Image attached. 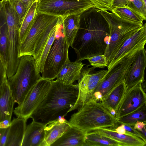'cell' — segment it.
I'll list each match as a JSON object with an SVG mask.
<instances>
[{
	"label": "cell",
	"instance_id": "obj_5",
	"mask_svg": "<svg viewBox=\"0 0 146 146\" xmlns=\"http://www.w3.org/2000/svg\"><path fill=\"white\" fill-rule=\"evenodd\" d=\"M100 12L109 28V42L104 54L109 63L122 44L141 29L143 24L122 19L111 12L100 10Z\"/></svg>",
	"mask_w": 146,
	"mask_h": 146
},
{
	"label": "cell",
	"instance_id": "obj_10",
	"mask_svg": "<svg viewBox=\"0 0 146 146\" xmlns=\"http://www.w3.org/2000/svg\"><path fill=\"white\" fill-rule=\"evenodd\" d=\"M89 65L83 66L78 80V92L76 102L71 111L78 109L85 104L94 98V91L104 77L107 70H94Z\"/></svg>",
	"mask_w": 146,
	"mask_h": 146
},
{
	"label": "cell",
	"instance_id": "obj_18",
	"mask_svg": "<svg viewBox=\"0 0 146 146\" xmlns=\"http://www.w3.org/2000/svg\"><path fill=\"white\" fill-rule=\"evenodd\" d=\"M45 126L33 120L27 126L21 146H41L44 139Z\"/></svg>",
	"mask_w": 146,
	"mask_h": 146
},
{
	"label": "cell",
	"instance_id": "obj_30",
	"mask_svg": "<svg viewBox=\"0 0 146 146\" xmlns=\"http://www.w3.org/2000/svg\"><path fill=\"white\" fill-rule=\"evenodd\" d=\"M87 59L90 64L95 68H103L108 67L109 62L104 55H94L87 57Z\"/></svg>",
	"mask_w": 146,
	"mask_h": 146
},
{
	"label": "cell",
	"instance_id": "obj_2",
	"mask_svg": "<svg viewBox=\"0 0 146 146\" xmlns=\"http://www.w3.org/2000/svg\"><path fill=\"white\" fill-rule=\"evenodd\" d=\"M77 84H66L57 80H51V85L42 101L30 118L46 125L71 111L77 99Z\"/></svg>",
	"mask_w": 146,
	"mask_h": 146
},
{
	"label": "cell",
	"instance_id": "obj_44",
	"mask_svg": "<svg viewBox=\"0 0 146 146\" xmlns=\"http://www.w3.org/2000/svg\"><path fill=\"white\" fill-rule=\"evenodd\" d=\"M40 0H37V1H40Z\"/></svg>",
	"mask_w": 146,
	"mask_h": 146
},
{
	"label": "cell",
	"instance_id": "obj_43",
	"mask_svg": "<svg viewBox=\"0 0 146 146\" xmlns=\"http://www.w3.org/2000/svg\"><path fill=\"white\" fill-rule=\"evenodd\" d=\"M143 1H144L145 3L146 4V0H143Z\"/></svg>",
	"mask_w": 146,
	"mask_h": 146
},
{
	"label": "cell",
	"instance_id": "obj_35",
	"mask_svg": "<svg viewBox=\"0 0 146 146\" xmlns=\"http://www.w3.org/2000/svg\"><path fill=\"white\" fill-rule=\"evenodd\" d=\"M6 76H7L6 68L0 57V86L2 84Z\"/></svg>",
	"mask_w": 146,
	"mask_h": 146
},
{
	"label": "cell",
	"instance_id": "obj_1",
	"mask_svg": "<svg viewBox=\"0 0 146 146\" xmlns=\"http://www.w3.org/2000/svg\"><path fill=\"white\" fill-rule=\"evenodd\" d=\"M110 29L107 21L95 7L80 15L79 27L71 47L77 55L76 60L90 56L104 55L109 40Z\"/></svg>",
	"mask_w": 146,
	"mask_h": 146
},
{
	"label": "cell",
	"instance_id": "obj_7",
	"mask_svg": "<svg viewBox=\"0 0 146 146\" xmlns=\"http://www.w3.org/2000/svg\"><path fill=\"white\" fill-rule=\"evenodd\" d=\"M92 7L89 0H41L38 1L37 13L62 17L72 15H80Z\"/></svg>",
	"mask_w": 146,
	"mask_h": 146
},
{
	"label": "cell",
	"instance_id": "obj_25",
	"mask_svg": "<svg viewBox=\"0 0 146 146\" xmlns=\"http://www.w3.org/2000/svg\"><path fill=\"white\" fill-rule=\"evenodd\" d=\"M84 146H121V143L97 133H87Z\"/></svg>",
	"mask_w": 146,
	"mask_h": 146
},
{
	"label": "cell",
	"instance_id": "obj_13",
	"mask_svg": "<svg viewBox=\"0 0 146 146\" xmlns=\"http://www.w3.org/2000/svg\"><path fill=\"white\" fill-rule=\"evenodd\" d=\"M146 42V25L142 27L128 38L115 53L107 67L111 68L121 58L134 49L144 47Z\"/></svg>",
	"mask_w": 146,
	"mask_h": 146
},
{
	"label": "cell",
	"instance_id": "obj_16",
	"mask_svg": "<svg viewBox=\"0 0 146 146\" xmlns=\"http://www.w3.org/2000/svg\"><path fill=\"white\" fill-rule=\"evenodd\" d=\"M70 126L64 116L46 125L45 137L41 146H50L60 137Z\"/></svg>",
	"mask_w": 146,
	"mask_h": 146
},
{
	"label": "cell",
	"instance_id": "obj_15",
	"mask_svg": "<svg viewBox=\"0 0 146 146\" xmlns=\"http://www.w3.org/2000/svg\"><path fill=\"white\" fill-rule=\"evenodd\" d=\"M90 131L97 133L118 141L121 143V146H145L146 145V141L126 131V134L118 133L112 128H97Z\"/></svg>",
	"mask_w": 146,
	"mask_h": 146
},
{
	"label": "cell",
	"instance_id": "obj_40",
	"mask_svg": "<svg viewBox=\"0 0 146 146\" xmlns=\"http://www.w3.org/2000/svg\"><path fill=\"white\" fill-rule=\"evenodd\" d=\"M3 6V3L2 1H0V11L1 10V9Z\"/></svg>",
	"mask_w": 146,
	"mask_h": 146
},
{
	"label": "cell",
	"instance_id": "obj_14",
	"mask_svg": "<svg viewBox=\"0 0 146 146\" xmlns=\"http://www.w3.org/2000/svg\"><path fill=\"white\" fill-rule=\"evenodd\" d=\"M146 66V51L144 47L137 52L124 80L126 90L144 81Z\"/></svg>",
	"mask_w": 146,
	"mask_h": 146
},
{
	"label": "cell",
	"instance_id": "obj_33",
	"mask_svg": "<svg viewBox=\"0 0 146 146\" xmlns=\"http://www.w3.org/2000/svg\"><path fill=\"white\" fill-rule=\"evenodd\" d=\"M125 130L134 135L137 136L146 141L145 138L142 133L138 130L135 129L131 125L127 124H123Z\"/></svg>",
	"mask_w": 146,
	"mask_h": 146
},
{
	"label": "cell",
	"instance_id": "obj_41",
	"mask_svg": "<svg viewBox=\"0 0 146 146\" xmlns=\"http://www.w3.org/2000/svg\"><path fill=\"white\" fill-rule=\"evenodd\" d=\"M2 133V129H0V136L1 135Z\"/></svg>",
	"mask_w": 146,
	"mask_h": 146
},
{
	"label": "cell",
	"instance_id": "obj_27",
	"mask_svg": "<svg viewBox=\"0 0 146 146\" xmlns=\"http://www.w3.org/2000/svg\"><path fill=\"white\" fill-rule=\"evenodd\" d=\"M62 23L57 26L50 34L43 50L38 66L36 68L37 72L38 74L41 73L43 71L45 62L48 54L55 39L62 30Z\"/></svg>",
	"mask_w": 146,
	"mask_h": 146
},
{
	"label": "cell",
	"instance_id": "obj_6",
	"mask_svg": "<svg viewBox=\"0 0 146 146\" xmlns=\"http://www.w3.org/2000/svg\"><path fill=\"white\" fill-rule=\"evenodd\" d=\"M62 17L36 13L33 23L24 40L20 44L18 56H34L35 50L43 37L49 35L57 26L62 23Z\"/></svg>",
	"mask_w": 146,
	"mask_h": 146
},
{
	"label": "cell",
	"instance_id": "obj_24",
	"mask_svg": "<svg viewBox=\"0 0 146 146\" xmlns=\"http://www.w3.org/2000/svg\"><path fill=\"white\" fill-rule=\"evenodd\" d=\"M0 57L6 68L8 52V29L3 5L0 13Z\"/></svg>",
	"mask_w": 146,
	"mask_h": 146
},
{
	"label": "cell",
	"instance_id": "obj_34",
	"mask_svg": "<svg viewBox=\"0 0 146 146\" xmlns=\"http://www.w3.org/2000/svg\"><path fill=\"white\" fill-rule=\"evenodd\" d=\"M9 127L6 129H2V133L0 136V146H5Z\"/></svg>",
	"mask_w": 146,
	"mask_h": 146
},
{
	"label": "cell",
	"instance_id": "obj_26",
	"mask_svg": "<svg viewBox=\"0 0 146 146\" xmlns=\"http://www.w3.org/2000/svg\"><path fill=\"white\" fill-rule=\"evenodd\" d=\"M37 2L36 1L32 5L22 23L19 30L20 44L25 38L33 23L37 13Z\"/></svg>",
	"mask_w": 146,
	"mask_h": 146
},
{
	"label": "cell",
	"instance_id": "obj_4",
	"mask_svg": "<svg viewBox=\"0 0 146 146\" xmlns=\"http://www.w3.org/2000/svg\"><path fill=\"white\" fill-rule=\"evenodd\" d=\"M16 71L7 82L15 103L21 104L38 81L42 78L36 70L35 60L31 55L19 57Z\"/></svg>",
	"mask_w": 146,
	"mask_h": 146
},
{
	"label": "cell",
	"instance_id": "obj_39",
	"mask_svg": "<svg viewBox=\"0 0 146 146\" xmlns=\"http://www.w3.org/2000/svg\"><path fill=\"white\" fill-rule=\"evenodd\" d=\"M115 131L118 133L121 134H125L126 130L124 127V124H121L120 126L115 129Z\"/></svg>",
	"mask_w": 146,
	"mask_h": 146
},
{
	"label": "cell",
	"instance_id": "obj_21",
	"mask_svg": "<svg viewBox=\"0 0 146 146\" xmlns=\"http://www.w3.org/2000/svg\"><path fill=\"white\" fill-rule=\"evenodd\" d=\"M85 64L81 61L76 60L66 62L56 76V80L66 84H72L78 79L81 70Z\"/></svg>",
	"mask_w": 146,
	"mask_h": 146
},
{
	"label": "cell",
	"instance_id": "obj_37",
	"mask_svg": "<svg viewBox=\"0 0 146 146\" xmlns=\"http://www.w3.org/2000/svg\"><path fill=\"white\" fill-rule=\"evenodd\" d=\"M11 120L5 119L0 122V129H6L11 125Z\"/></svg>",
	"mask_w": 146,
	"mask_h": 146
},
{
	"label": "cell",
	"instance_id": "obj_22",
	"mask_svg": "<svg viewBox=\"0 0 146 146\" xmlns=\"http://www.w3.org/2000/svg\"><path fill=\"white\" fill-rule=\"evenodd\" d=\"M63 35L71 47L79 27L80 15H72L62 17Z\"/></svg>",
	"mask_w": 146,
	"mask_h": 146
},
{
	"label": "cell",
	"instance_id": "obj_17",
	"mask_svg": "<svg viewBox=\"0 0 146 146\" xmlns=\"http://www.w3.org/2000/svg\"><path fill=\"white\" fill-rule=\"evenodd\" d=\"M15 103L6 76L0 86V122L5 119L11 120Z\"/></svg>",
	"mask_w": 146,
	"mask_h": 146
},
{
	"label": "cell",
	"instance_id": "obj_11",
	"mask_svg": "<svg viewBox=\"0 0 146 146\" xmlns=\"http://www.w3.org/2000/svg\"><path fill=\"white\" fill-rule=\"evenodd\" d=\"M51 85V80L42 78L29 92L24 100L13 110L17 117L28 119L41 103Z\"/></svg>",
	"mask_w": 146,
	"mask_h": 146
},
{
	"label": "cell",
	"instance_id": "obj_20",
	"mask_svg": "<svg viewBox=\"0 0 146 146\" xmlns=\"http://www.w3.org/2000/svg\"><path fill=\"white\" fill-rule=\"evenodd\" d=\"M87 132L70 126L50 146H84Z\"/></svg>",
	"mask_w": 146,
	"mask_h": 146
},
{
	"label": "cell",
	"instance_id": "obj_32",
	"mask_svg": "<svg viewBox=\"0 0 146 146\" xmlns=\"http://www.w3.org/2000/svg\"><path fill=\"white\" fill-rule=\"evenodd\" d=\"M95 6V8L103 11L111 12L114 0H89Z\"/></svg>",
	"mask_w": 146,
	"mask_h": 146
},
{
	"label": "cell",
	"instance_id": "obj_8",
	"mask_svg": "<svg viewBox=\"0 0 146 146\" xmlns=\"http://www.w3.org/2000/svg\"><path fill=\"white\" fill-rule=\"evenodd\" d=\"M143 47L132 50L107 70L94 92H100L102 96V101L114 88L124 81L137 52Z\"/></svg>",
	"mask_w": 146,
	"mask_h": 146
},
{
	"label": "cell",
	"instance_id": "obj_3",
	"mask_svg": "<svg viewBox=\"0 0 146 146\" xmlns=\"http://www.w3.org/2000/svg\"><path fill=\"white\" fill-rule=\"evenodd\" d=\"M68 122L70 126L87 133L97 128L114 127L118 123L116 117L94 98L72 114Z\"/></svg>",
	"mask_w": 146,
	"mask_h": 146
},
{
	"label": "cell",
	"instance_id": "obj_38",
	"mask_svg": "<svg viewBox=\"0 0 146 146\" xmlns=\"http://www.w3.org/2000/svg\"><path fill=\"white\" fill-rule=\"evenodd\" d=\"M24 5L27 10L37 0H20Z\"/></svg>",
	"mask_w": 146,
	"mask_h": 146
},
{
	"label": "cell",
	"instance_id": "obj_28",
	"mask_svg": "<svg viewBox=\"0 0 146 146\" xmlns=\"http://www.w3.org/2000/svg\"><path fill=\"white\" fill-rule=\"evenodd\" d=\"M124 19L143 24V18L126 5L113 7L111 12Z\"/></svg>",
	"mask_w": 146,
	"mask_h": 146
},
{
	"label": "cell",
	"instance_id": "obj_29",
	"mask_svg": "<svg viewBox=\"0 0 146 146\" xmlns=\"http://www.w3.org/2000/svg\"><path fill=\"white\" fill-rule=\"evenodd\" d=\"M117 120L118 123L131 126L138 121L146 123V106Z\"/></svg>",
	"mask_w": 146,
	"mask_h": 146
},
{
	"label": "cell",
	"instance_id": "obj_42",
	"mask_svg": "<svg viewBox=\"0 0 146 146\" xmlns=\"http://www.w3.org/2000/svg\"><path fill=\"white\" fill-rule=\"evenodd\" d=\"M9 0H1V1H2V2H3L4 1H9Z\"/></svg>",
	"mask_w": 146,
	"mask_h": 146
},
{
	"label": "cell",
	"instance_id": "obj_12",
	"mask_svg": "<svg viewBox=\"0 0 146 146\" xmlns=\"http://www.w3.org/2000/svg\"><path fill=\"white\" fill-rule=\"evenodd\" d=\"M140 82L131 88L126 90L116 111L118 119L146 106V94Z\"/></svg>",
	"mask_w": 146,
	"mask_h": 146
},
{
	"label": "cell",
	"instance_id": "obj_9",
	"mask_svg": "<svg viewBox=\"0 0 146 146\" xmlns=\"http://www.w3.org/2000/svg\"><path fill=\"white\" fill-rule=\"evenodd\" d=\"M62 32L55 39L46 59L41 73L44 79L51 80L56 78L62 67L70 60V46Z\"/></svg>",
	"mask_w": 146,
	"mask_h": 146
},
{
	"label": "cell",
	"instance_id": "obj_23",
	"mask_svg": "<svg viewBox=\"0 0 146 146\" xmlns=\"http://www.w3.org/2000/svg\"><path fill=\"white\" fill-rule=\"evenodd\" d=\"M126 90L124 81L122 82L114 88L101 102L109 111L112 109L116 113Z\"/></svg>",
	"mask_w": 146,
	"mask_h": 146
},
{
	"label": "cell",
	"instance_id": "obj_31",
	"mask_svg": "<svg viewBox=\"0 0 146 146\" xmlns=\"http://www.w3.org/2000/svg\"><path fill=\"white\" fill-rule=\"evenodd\" d=\"M9 1L17 14L21 24L27 11L25 6L20 0H9Z\"/></svg>",
	"mask_w": 146,
	"mask_h": 146
},
{
	"label": "cell",
	"instance_id": "obj_19",
	"mask_svg": "<svg viewBox=\"0 0 146 146\" xmlns=\"http://www.w3.org/2000/svg\"><path fill=\"white\" fill-rule=\"evenodd\" d=\"M27 120L20 117L13 118L9 127L5 146H21Z\"/></svg>",
	"mask_w": 146,
	"mask_h": 146
},
{
	"label": "cell",
	"instance_id": "obj_36",
	"mask_svg": "<svg viewBox=\"0 0 146 146\" xmlns=\"http://www.w3.org/2000/svg\"><path fill=\"white\" fill-rule=\"evenodd\" d=\"M146 123L142 121H138L132 125L134 129L139 131L146 127Z\"/></svg>",
	"mask_w": 146,
	"mask_h": 146
}]
</instances>
